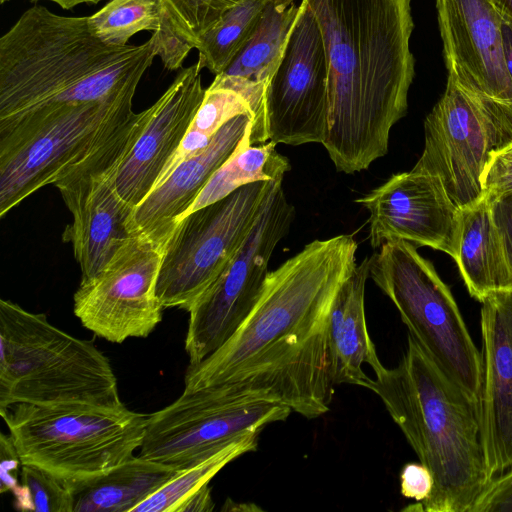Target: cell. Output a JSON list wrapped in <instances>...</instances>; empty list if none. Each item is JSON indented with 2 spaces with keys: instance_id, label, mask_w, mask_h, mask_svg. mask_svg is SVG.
Instances as JSON below:
<instances>
[{
  "instance_id": "6da1fadb",
  "label": "cell",
  "mask_w": 512,
  "mask_h": 512,
  "mask_svg": "<svg viewBox=\"0 0 512 512\" xmlns=\"http://www.w3.org/2000/svg\"><path fill=\"white\" fill-rule=\"evenodd\" d=\"M358 244L341 234L314 240L268 273L253 309L214 353L189 364L184 389L217 387L233 404L274 402L306 418L334 394L328 323L356 263Z\"/></svg>"
},
{
  "instance_id": "7a4b0ae2",
  "label": "cell",
  "mask_w": 512,
  "mask_h": 512,
  "mask_svg": "<svg viewBox=\"0 0 512 512\" xmlns=\"http://www.w3.org/2000/svg\"><path fill=\"white\" fill-rule=\"evenodd\" d=\"M328 61L322 145L336 170L368 169L388 152L414 78L411 0H308Z\"/></svg>"
},
{
  "instance_id": "3957f363",
  "label": "cell",
  "mask_w": 512,
  "mask_h": 512,
  "mask_svg": "<svg viewBox=\"0 0 512 512\" xmlns=\"http://www.w3.org/2000/svg\"><path fill=\"white\" fill-rule=\"evenodd\" d=\"M155 57L150 39L108 45L88 16L35 5L0 38V121L135 94Z\"/></svg>"
},
{
  "instance_id": "277c9868",
  "label": "cell",
  "mask_w": 512,
  "mask_h": 512,
  "mask_svg": "<svg viewBox=\"0 0 512 512\" xmlns=\"http://www.w3.org/2000/svg\"><path fill=\"white\" fill-rule=\"evenodd\" d=\"M366 388L381 399L433 476L431 496L416 509L471 512L490 482L478 400L447 377L410 334L397 366L383 367Z\"/></svg>"
},
{
  "instance_id": "5b68a950",
  "label": "cell",
  "mask_w": 512,
  "mask_h": 512,
  "mask_svg": "<svg viewBox=\"0 0 512 512\" xmlns=\"http://www.w3.org/2000/svg\"><path fill=\"white\" fill-rule=\"evenodd\" d=\"M123 405L109 359L43 313L0 300V411L18 404Z\"/></svg>"
},
{
  "instance_id": "8992f818",
  "label": "cell",
  "mask_w": 512,
  "mask_h": 512,
  "mask_svg": "<svg viewBox=\"0 0 512 512\" xmlns=\"http://www.w3.org/2000/svg\"><path fill=\"white\" fill-rule=\"evenodd\" d=\"M22 465L66 484L106 474L141 447L148 415L124 404H14L0 411Z\"/></svg>"
},
{
  "instance_id": "52a82bcc",
  "label": "cell",
  "mask_w": 512,
  "mask_h": 512,
  "mask_svg": "<svg viewBox=\"0 0 512 512\" xmlns=\"http://www.w3.org/2000/svg\"><path fill=\"white\" fill-rule=\"evenodd\" d=\"M368 260L369 278L395 305L409 334L447 377L479 400L481 352L433 265L405 240L384 243Z\"/></svg>"
},
{
  "instance_id": "ba28073f",
  "label": "cell",
  "mask_w": 512,
  "mask_h": 512,
  "mask_svg": "<svg viewBox=\"0 0 512 512\" xmlns=\"http://www.w3.org/2000/svg\"><path fill=\"white\" fill-rule=\"evenodd\" d=\"M134 95L0 121V217L87 156L133 111Z\"/></svg>"
},
{
  "instance_id": "9c48e42d",
  "label": "cell",
  "mask_w": 512,
  "mask_h": 512,
  "mask_svg": "<svg viewBox=\"0 0 512 512\" xmlns=\"http://www.w3.org/2000/svg\"><path fill=\"white\" fill-rule=\"evenodd\" d=\"M147 109L120 119L103 140L53 184L72 214L63 232L81 269V282L95 277L116 252L138 235L132 227L134 207L115 186L120 161L135 142Z\"/></svg>"
},
{
  "instance_id": "30bf717a",
  "label": "cell",
  "mask_w": 512,
  "mask_h": 512,
  "mask_svg": "<svg viewBox=\"0 0 512 512\" xmlns=\"http://www.w3.org/2000/svg\"><path fill=\"white\" fill-rule=\"evenodd\" d=\"M281 181L244 185L181 219L162 251L156 295L163 308L190 310L233 259Z\"/></svg>"
},
{
  "instance_id": "8fae6325",
  "label": "cell",
  "mask_w": 512,
  "mask_h": 512,
  "mask_svg": "<svg viewBox=\"0 0 512 512\" xmlns=\"http://www.w3.org/2000/svg\"><path fill=\"white\" fill-rule=\"evenodd\" d=\"M282 184L276 183L247 239L188 311L185 350L190 364L219 349L256 304L269 273L270 258L295 216Z\"/></svg>"
},
{
  "instance_id": "7c38bea8",
  "label": "cell",
  "mask_w": 512,
  "mask_h": 512,
  "mask_svg": "<svg viewBox=\"0 0 512 512\" xmlns=\"http://www.w3.org/2000/svg\"><path fill=\"white\" fill-rule=\"evenodd\" d=\"M291 412L279 403L235 405L209 388L184 389L174 402L148 415L139 455L183 470L246 434L285 421Z\"/></svg>"
},
{
  "instance_id": "4fadbf2b",
  "label": "cell",
  "mask_w": 512,
  "mask_h": 512,
  "mask_svg": "<svg viewBox=\"0 0 512 512\" xmlns=\"http://www.w3.org/2000/svg\"><path fill=\"white\" fill-rule=\"evenodd\" d=\"M424 131V150L413 169L437 177L461 210L478 203L491 156L505 147L482 102L448 76Z\"/></svg>"
},
{
  "instance_id": "5bb4252c",
  "label": "cell",
  "mask_w": 512,
  "mask_h": 512,
  "mask_svg": "<svg viewBox=\"0 0 512 512\" xmlns=\"http://www.w3.org/2000/svg\"><path fill=\"white\" fill-rule=\"evenodd\" d=\"M448 76L476 96L505 147L512 143V81L500 9L493 0H436Z\"/></svg>"
},
{
  "instance_id": "9a60e30c",
  "label": "cell",
  "mask_w": 512,
  "mask_h": 512,
  "mask_svg": "<svg viewBox=\"0 0 512 512\" xmlns=\"http://www.w3.org/2000/svg\"><path fill=\"white\" fill-rule=\"evenodd\" d=\"M161 259L148 238L132 237L95 277L80 282L73 296L75 316L109 342L147 337L162 320L156 295Z\"/></svg>"
},
{
  "instance_id": "2e32d148",
  "label": "cell",
  "mask_w": 512,
  "mask_h": 512,
  "mask_svg": "<svg viewBox=\"0 0 512 512\" xmlns=\"http://www.w3.org/2000/svg\"><path fill=\"white\" fill-rule=\"evenodd\" d=\"M328 104L322 32L308 0H301L283 56L266 89L268 140L291 146L322 144Z\"/></svg>"
},
{
  "instance_id": "e0dca14e",
  "label": "cell",
  "mask_w": 512,
  "mask_h": 512,
  "mask_svg": "<svg viewBox=\"0 0 512 512\" xmlns=\"http://www.w3.org/2000/svg\"><path fill=\"white\" fill-rule=\"evenodd\" d=\"M356 202L369 212V241L380 248L393 240L457 256L462 210L440 180L414 170L392 175Z\"/></svg>"
},
{
  "instance_id": "ac0fdd59",
  "label": "cell",
  "mask_w": 512,
  "mask_h": 512,
  "mask_svg": "<svg viewBox=\"0 0 512 512\" xmlns=\"http://www.w3.org/2000/svg\"><path fill=\"white\" fill-rule=\"evenodd\" d=\"M202 69L198 61L184 68L147 108L142 130L119 163L115 186L122 199L134 208L158 184L203 101L206 89L202 85Z\"/></svg>"
},
{
  "instance_id": "d6986e66",
  "label": "cell",
  "mask_w": 512,
  "mask_h": 512,
  "mask_svg": "<svg viewBox=\"0 0 512 512\" xmlns=\"http://www.w3.org/2000/svg\"><path fill=\"white\" fill-rule=\"evenodd\" d=\"M481 439L489 480L512 468V289L482 302Z\"/></svg>"
},
{
  "instance_id": "ffe728a7",
  "label": "cell",
  "mask_w": 512,
  "mask_h": 512,
  "mask_svg": "<svg viewBox=\"0 0 512 512\" xmlns=\"http://www.w3.org/2000/svg\"><path fill=\"white\" fill-rule=\"evenodd\" d=\"M252 117L228 121L201 151L183 160L158 187L134 208L132 227L162 252L177 224L213 174L236 149Z\"/></svg>"
},
{
  "instance_id": "44dd1931",
  "label": "cell",
  "mask_w": 512,
  "mask_h": 512,
  "mask_svg": "<svg viewBox=\"0 0 512 512\" xmlns=\"http://www.w3.org/2000/svg\"><path fill=\"white\" fill-rule=\"evenodd\" d=\"M299 11L295 0H269L250 37L230 65L210 84L240 93L254 114L252 145L268 141L265 96Z\"/></svg>"
},
{
  "instance_id": "7402d4cb",
  "label": "cell",
  "mask_w": 512,
  "mask_h": 512,
  "mask_svg": "<svg viewBox=\"0 0 512 512\" xmlns=\"http://www.w3.org/2000/svg\"><path fill=\"white\" fill-rule=\"evenodd\" d=\"M368 278L369 260L365 258L344 282L331 309L328 340L335 385L352 384L366 388L370 378L362 366L369 365L374 373L384 367L366 324L364 296Z\"/></svg>"
},
{
  "instance_id": "603a6c76",
  "label": "cell",
  "mask_w": 512,
  "mask_h": 512,
  "mask_svg": "<svg viewBox=\"0 0 512 512\" xmlns=\"http://www.w3.org/2000/svg\"><path fill=\"white\" fill-rule=\"evenodd\" d=\"M472 297L512 289V269L491 214L489 199L462 209L461 233L454 259Z\"/></svg>"
},
{
  "instance_id": "cb8c5ba5",
  "label": "cell",
  "mask_w": 512,
  "mask_h": 512,
  "mask_svg": "<svg viewBox=\"0 0 512 512\" xmlns=\"http://www.w3.org/2000/svg\"><path fill=\"white\" fill-rule=\"evenodd\" d=\"M179 471L133 455L97 478L67 484L72 492L73 512H131Z\"/></svg>"
},
{
  "instance_id": "d4e9b609",
  "label": "cell",
  "mask_w": 512,
  "mask_h": 512,
  "mask_svg": "<svg viewBox=\"0 0 512 512\" xmlns=\"http://www.w3.org/2000/svg\"><path fill=\"white\" fill-rule=\"evenodd\" d=\"M242 0H158L161 23L150 40L163 66L175 71L197 41L222 15Z\"/></svg>"
},
{
  "instance_id": "484cf974",
  "label": "cell",
  "mask_w": 512,
  "mask_h": 512,
  "mask_svg": "<svg viewBox=\"0 0 512 512\" xmlns=\"http://www.w3.org/2000/svg\"><path fill=\"white\" fill-rule=\"evenodd\" d=\"M250 131L251 123L234 152L213 174L184 216L228 196L244 185L283 180L291 170L288 158L276 150L274 141L251 145Z\"/></svg>"
},
{
  "instance_id": "4316f807",
  "label": "cell",
  "mask_w": 512,
  "mask_h": 512,
  "mask_svg": "<svg viewBox=\"0 0 512 512\" xmlns=\"http://www.w3.org/2000/svg\"><path fill=\"white\" fill-rule=\"evenodd\" d=\"M260 432L246 434L211 457L183 470L138 504L131 512H176L179 505L197 492L227 464L255 451Z\"/></svg>"
},
{
  "instance_id": "83f0119b",
  "label": "cell",
  "mask_w": 512,
  "mask_h": 512,
  "mask_svg": "<svg viewBox=\"0 0 512 512\" xmlns=\"http://www.w3.org/2000/svg\"><path fill=\"white\" fill-rule=\"evenodd\" d=\"M269 0H242L226 11L195 46L198 62L215 76L233 61L255 28Z\"/></svg>"
},
{
  "instance_id": "f1b7e54d",
  "label": "cell",
  "mask_w": 512,
  "mask_h": 512,
  "mask_svg": "<svg viewBox=\"0 0 512 512\" xmlns=\"http://www.w3.org/2000/svg\"><path fill=\"white\" fill-rule=\"evenodd\" d=\"M241 114L251 116L252 121L254 119L251 106L244 96L228 88L210 85L205 90L203 101L179 149L156 187L165 181L183 160L204 149L228 121Z\"/></svg>"
},
{
  "instance_id": "f546056e",
  "label": "cell",
  "mask_w": 512,
  "mask_h": 512,
  "mask_svg": "<svg viewBox=\"0 0 512 512\" xmlns=\"http://www.w3.org/2000/svg\"><path fill=\"white\" fill-rule=\"evenodd\" d=\"M162 12L158 0H109L88 16L94 34L108 45L124 46L141 31L158 30Z\"/></svg>"
},
{
  "instance_id": "4dcf8cb0",
  "label": "cell",
  "mask_w": 512,
  "mask_h": 512,
  "mask_svg": "<svg viewBox=\"0 0 512 512\" xmlns=\"http://www.w3.org/2000/svg\"><path fill=\"white\" fill-rule=\"evenodd\" d=\"M12 493L13 506L20 511L73 512L68 485L35 466L22 465L20 485Z\"/></svg>"
},
{
  "instance_id": "1f68e13d",
  "label": "cell",
  "mask_w": 512,
  "mask_h": 512,
  "mask_svg": "<svg viewBox=\"0 0 512 512\" xmlns=\"http://www.w3.org/2000/svg\"><path fill=\"white\" fill-rule=\"evenodd\" d=\"M483 187L489 198L512 191V143L492 154L484 173Z\"/></svg>"
},
{
  "instance_id": "d6a6232c",
  "label": "cell",
  "mask_w": 512,
  "mask_h": 512,
  "mask_svg": "<svg viewBox=\"0 0 512 512\" xmlns=\"http://www.w3.org/2000/svg\"><path fill=\"white\" fill-rule=\"evenodd\" d=\"M471 512H512V468L487 484Z\"/></svg>"
},
{
  "instance_id": "836d02e7",
  "label": "cell",
  "mask_w": 512,
  "mask_h": 512,
  "mask_svg": "<svg viewBox=\"0 0 512 512\" xmlns=\"http://www.w3.org/2000/svg\"><path fill=\"white\" fill-rule=\"evenodd\" d=\"M433 487V476L430 470L421 462H410L403 466L400 473V492L402 496L421 503L431 496Z\"/></svg>"
},
{
  "instance_id": "e575fe53",
  "label": "cell",
  "mask_w": 512,
  "mask_h": 512,
  "mask_svg": "<svg viewBox=\"0 0 512 512\" xmlns=\"http://www.w3.org/2000/svg\"><path fill=\"white\" fill-rule=\"evenodd\" d=\"M487 198L490 201L493 221L512 269V191Z\"/></svg>"
},
{
  "instance_id": "d590c367",
  "label": "cell",
  "mask_w": 512,
  "mask_h": 512,
  "mask_svg": "<svg viewBox=\"0 0 512 512\" xmlns=\"http://www.w3.org/2000/svg\"><path fill=\"white\" fill-rule=\"evenodd\" d=\"M0 458L1 493L13 492L20 485L17 472L22 463L10 434L3 432L0 434Z\"/></svg>"
},
{
  "instance_id": "8d00e7d4",
  "label": "cell",
  "mask_w": 512,
  "mask_h": 512,
  "mask_svg": "<svg viewBox=\"0 0 512 512\" xmlns=\"http://www.w3.org/2000/svg\"><path fill=\"white\" fill-rule=\"evenodd\" d=\"M214 507L211 489L207 484L183 501L176 512H211Z\"/></svg>"
},
{
  "instance_id": "74e56055",
  "label": "cell",
  "mask_w": 512,
  "mask_h": 512,
  "mask_svg": "<svg viewBox=\"0 0 512 512\" xmlns=\"http://www.w3.org/2000/svg\"><path fill=\"white\" fill-rule=\"evenodd\" d=\"M502 13L503 44L508 73L512 81V17Z\"/></svg>"
},
{
  "instance_id": "f35d334b",
  "label": "cell",
  "mask_w": 512,
  "mask_h": 512,
  "mask_svg": "<svg viewBox=\"0 0 512 512\" xmlns=\"http://www.w3.org/2000/svg\"><path fill=\"white\" fill-rule=\"evenodd\" d=\"M31 1L37 2V1H40V0H31ZM45 1L53 2V3L57 4L59 7H61L64 10H71V9L75 8L76 6H78L80 4L95 5V4H98V3H100V2H102L104 0H45Z\"/></svg>"
},
{
  "instance_id": "ab89813d",
  "label": "cell",
  "mask_w": 512,
  "mask_h": 512,
  "mask_svg": "<svg viewBox=\"0 0 512 512\" xmlns=\"http://www.w3.org/2000/svg\"><path fill=\"white\" fill-rule=\"evenodd\" d=\"M501 12L512 17V0H493Z\"/></svg>"
},
{
  "instance_id": "60d3db41",
  "label": "cell",
  "mask_w": 512,
  "mask_h": 512,
  "mask_svg": "<svg viewBox=\"0 0 512 512\" xmlns=\"http://www.w3.org/2000/svg\"><path fill=\"white\" fill-rule=\"evenodd\" d=\"M8 1H10V0H0L1 4H4V3L8 2Z\"/></svg>"
}]
</instances>
